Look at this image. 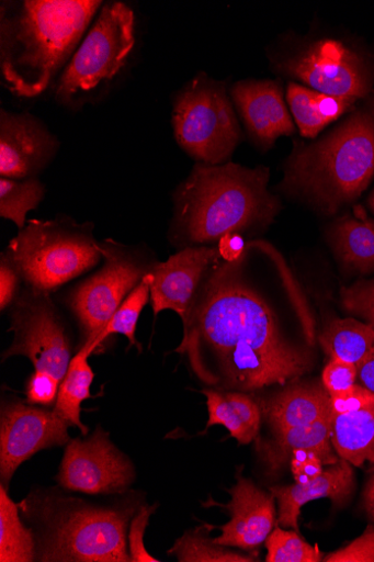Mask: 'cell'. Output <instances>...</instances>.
Returning <instances> with one entry per match:
<instances>
[{"label":"cell","mask_w":374,"mask_h":562,"mask_svg":"<svg viewBox=\"0 0 374 562\" xmlns=\"http://www.w3.org/2000/svg\"><path fill=\"white\" fill-rule=\"evenodd\" d=\"M175 350L211 389L253 393L287 385L315 364L311 305L283 254L253 239L211 267Z\"/></svg>","instance_id":"6da1fadb"},{"label":"cell","mask_w":374,"mask_h":562,"mask_svg":"<svg viewBox=\"0 0 374 562\" xmlns=\"http://www.w3.org/2000/svg\"><path fill=\"white\" fill-rule=\"evenodd\" d=\"M102 2L18 0L0 3V72L14 95L44 93L69 64Z\"/></svg>","instance_id":"7a4b0ae2"},{"label":"cell","mask_w":374,"mask_h":562,"mask_svg":"<svg viewBox=\"0 0 374 562\" xmlns=\"http://www.w3.org/2000/svg\"><path fill=\"white\" fill-rule=\"evenodd\" d=\"M270 178L265 167L196 164L174 192L172 241L183 248L205 246L269 227L281 210L269 191Z\"/></svg>","instance_id":"3957f363"},{"label":"cell","mask_w":374,"mask_h":562,"mask_svg":"<svg viewBox=\"0 0 374 562\" xmlns=\"http://www.w3.org/2000/svg\"><path fill=\"white\" fill-rule=\"evenodd\" d=\"M373 177L374 101H370L325 137L298 144L282 186L320 213L335 215L356 200Z\"/></svg>","instance_id":"277c9868"},{"label":"cell","mask_w":374,"mask_h":562,"mask_svg":"<svg viewBox=\"0 0 374 562\" xmlns=\"http://www.w3.org/2000/svg\"><path fill=\"white\" fill-rule=\"evenodd\" d=\"M93 228L67 216L30 221L3 254L26 286L52 293L103 260Z\"/></svg>","instance_id":"5b68a950"},{"label":"cell","mask_w":374,"mask_h":562,"mask_svg":"<svg viewBox=\"0 0 374 562\" xmlns=\"http://www.w3.org/2000/svg\"><path fill=\"white\" fill-rule=\"evenodd\" d=\"M134 11L122 2L103 4L55 87L59 105L92 104L126 67L136 43Z\"/></svg>","instance_id":"8992f818"},{"label":"cell","mask_w":374,"mask_h":562,"mask_svg":"<svg viewBox=\"0 0 374 562\" xmlns=\"http://www.w3.org/2000/svg\"><path fill=\"white\" fill-rule=\"evenodd\" d=\"M231 100L224 82L203 74L177 95L172 115L175 139L197 164L225 165L241 142Z\"/></svg>","instance_id":"52a82bcc"},{"label":"cell","mask_w":374,"mask_h":562,"mask_svg":"<svg viewBox=\"0 0 374 562\" xmlns=\"http://www.w3.org/2000/svg\"><path fill=\"white\" fill-rule=\"evenodd\" d=\"M99 246L102 268L77 284L68 296L86 341L97 348L105 326L156 263L141 247L124 245L112 238L102 240Z\"/></svg>","instance_id":"ba28073f"},{"label":"cell","mask_w":374,"mask_h":562,"mask_svg":"<svg viewBox=\"0 0 374 562\" xmlns=\"http://www.w3.org/2000/svg\"><path fill=\"white\" fill-rule=\"evenodd\" d=\"M134 509L71 507L53 525L41 561L128 562L127 528Z\"/></svg>","instance_id":"9c48e42d"},{"label":"cell","mask_w":374,"mask_h":562,"mask_svg":"<svg viewBox=\"0 0 374 562\" xmlns=\"http://www.w3.org/2000/svg\"><path fill=\"white\" fill-rule=\"evenodd\" d=\"M14 340L4 351L3 361L25 356L35 371L64 381L73 359L72 342L50 293L26 286L13 303Z\"/></svg>","instance_id":"30bf717a"},{"label":"cell","mask_w":374,"mask_h":562,"mask_svg":"<svg viewBox=\"0 0 374 562\" xmlns=\"http://www.w3.org/2000/svg\"><path fill=\"white\" fill-rule=\"evenodd\" d=\"M277 69L310 89L330 95L365 98L373 75L365 60L350 46L335 38L305 42L277 63Z\"/></svg>","instance_id":"8fae6325"},{"label":"cell","mask_w":374,"mask_h":562,"mask_svg":"<svg viewBox=\"0 0 374 562\" xmlns=\"http://www.w3.org/2000/svg\"><path fill=\"white\" fill-rule=\"evenodd\" d=\"M134 479L129 459L100 427L86 440H70L57 477L64 488L91 495L123 493Z\"/></svg>","instance_id":"7c38bea8"},{"label":"cell","mask_w":374,"mask_h":562,"mask_svg":"<svg viewBox=\"0 0 374 562\" xmlns=\"http://www.w3.org/2000/svg\"><path fill=\"white\" fill-rule=\"evenodd\" d=\"M70 424L55 411L12 401L0 422V475L9 484L19 468L41 450L70 442Z\"/></svg>","instance_id":"4fadbf2b"},{"label":"cell","mask_w":374,"mask_h":562,"mask_svg":"<svg viewBox=\"0 0 374 562\" xmlns=\"http://www.w3.org/2000/svg\"><path fill=\"white\" fill-rule=\"evenodd\" d=\"M219 258L218 246H191L155 263L148 273L154 316L172 311L185 322L206 273Z\"/></svg>","instance_id":"5bb4252c"},{"label":"cell","mask_w":374,"mask_h":562,"mask_svg":"<svg viewBox=\"0 0 374 562\" xmlns=\"http://www.w3.org/2000/svg\"><path fill=\"white\" fill-rule=\"evenodd\" d=\"M60 140L30 113H0V177L30 179L56 158Z\"/></svg>","instance_id":"9a60e30c"},{"label":"cell","mask_w":374,"mask_h":562,"mask_svg":"<svg viewBox=\"0 0 374 562\" xmlns=\"http://www.w3.org/2000/svg\"><path fill=\"white\" fill-rule=\"evenodd\" d=\"M231 501L217 504L228 510L231 520L222 527L223 533L213 539L218 544L254 552L277 526L275 496L254 483L237 475V484L228 491Z\"/></svg>","instance_id":"2e32d148"},{"label":"cell","mask_w":374,"mask_h":562,"mask_svg":"<svg viewBox=\"0 0 374 562\" xmlns=\"http://www.w3.org/2000/svg\"><path fill=\"white\" fill-rule=\"evenodd\" d=\"M230 97L247 132L260 147L270 148L279 137L295 133L279 81L243 80L233 86Z\"/></svg>","instance_id":"e0dca14e"},{"label":"cell","mask_w":374,"mask_h":562,"mask_svg":"<svg viewBox=\"0 0 374 562\" xmlns=\"http://www.w3.org/2000/svg\"><path fill=\"white\" fill-rule=\"evenodd\" d=\"M354 488L355 476L352 465L341 458L337 464L328 467L311 482L271 487L270 491L279 502L277 525L299 532L298 518L305 504L329 498L333 506L343 507L350 502Z\"/></svg>","instance_id":"ac0fdd59"},{"label":"cell","mask_w":374,"mask_h":562,"mask_svg":"<svg viewBox=\"0 0 374 562\" xmlns=\"http://www.w3.org/2000/svg\"><path fill=\"white\" fill-rule=\"evenodd\" d=\"M258 401L262 418L273 432L309 426L332 417L331 395L322 381H294L273 396Z\"/></svg>","instance_id":"d6986e66"},{"label":"cell","mask_w":374,"mask_h":562,"mask_svg":"<svg viewBox=\"0 0 374 562\" xmlns=\"http://www.w3.org/2000/svg\"><path fill=\"white\" fill-rule=\"evenodd\" d=\"M332 418V417H331ZM331 418L309 426L290 428L273 432L270 439H256V449L267 472L276 474L290 464L291 456L296 450H309L317 453L325 467L340 461L331 438Z\"/></svg>","instance_id":"ffe728a7"},{"label":"cell","mask_w":374,"mask_h":562,"mask_svg":"<svg viewBox=\"0 0 374 562\" xmlns=\"http://www.w3.org/2000/svg\"><path fill=\"white\" fill-rule=\"evenodd\" d=\"M208 422L206 428L224 426L240 445L258 438L262 413L259 401L250 393L205 389Z\"/></svg>","instance_id":"44dd1931"},{"label":"cell","mask_w":374,"mask_h":562,"mask_svg":"<svg viewBox=\"0 0 374 562\" xmlns=\"http://www.w3.org/2000/svg\"><path fill=\"white\" fill-rule=\"evenodd\" d=\"M358 99L330 95L296 82L287 88V102L302 136L316 138L331 123L353 111Z\"/></svg>","instance_id":"7402d4cb"},{"label":"cell","mask_w":374,"mask_h":562,"mask_svg":"<svg viewBox=\"0 0 374 562\" xmlns=\"http://www.w3.org/2000/svg\"><path fill=\"white\" fill-rule=\"evenodd\" d=\"M330 438L341 459L352 467H374V403L331 418Z\"/></svg>","instance_id":"603a6c76"},{"label":"cell","mask_w":374,"mask_h":562,"mask_svg":"<svg viewBox=\"0 0 374 562\" xmlns=\"http://www.w3.org/2000/svg\"><path fill=\"white\" fill-rule=\"evenodd\" d=\"M330 236L344 267L361 274L374 272V222L360 207L355 209V217L340 218Z\"/></svg>","instance_id":"cb8c5ba5"},{"label":"cell","mask_w":374,"mask_h":562,"mask_svg":"<svg viewBox=\"0 0 374 562\" xmlns=\"http://www.w3.org/2000/svg\"><path fill=\"white\" fill-rule=\"evenodd\" d=\"M317 339L330 359L356 368L374 352V328L353 318L331 321Z\"/></svg>","instance_id":"d4e9b609"},{"label":"cell","mask_w":374,"mask_h":562,"mask_svg":"<svg viewBox=\"0 0 374 562\" xmlns=\"http://www.w3.org/2000/svg\"><path fill=\"white\" fill-rule=\"evenodd\" d=\"M97 350L94 344L84 341L79 352L73 356L67 375L60 384L55 411L71 427H77L83 436L89 429L81 422V405L91 397V385L94 373L89 366V357Z\"/></svg>","instance_id":"484cf974"},{"label":"cell","mask_w":374,"mask_h":562,"mask_svg":"<svg viewBox=\"0 0 374 562\" xmlns=\"http://www.w3.org/2000/svg\"><path fill=\"white\" fill-rule=\"evenodd\" d=\"M35 559V543L31 530L22 524L19 505L7 488L0 487V561L31 562Z\"/></svg>","instance_id":"4316f807"},{"label":"cell","mask_w":374,"mask_h":562,"mask_svg":"<svg viewBox=\"0 0 374 562\" xmlns=\"http://www.w3.org/2000/svg\"><path fill=\"white\" fill-rule=\"evenodd\" d=\"M212 527L205 525L184 533L169 554L175 555L180 562H253L259 561L257 552L240 553L230 547L216 543L208 538Z\"/></svg>","instance_id":"83f0119b"},{"label":"cell","mask_w":374,"mask_h":562,"mask_svg":"<svg viewBox=\"0 0 374 562\" xmlns=\"http://www.w3.org/2000/svg\"><path fill=\"white\" fill-rule=\"evenodd\" d=\"M45 192L44 184L37 178H0V216L23 229L29 213L38 207Z\"/></svg>","instance_id":"f1b7e54d"},{"label":"cell","mask_w":374,"mask_h":562,"mask_svg":"<svg viewBox=\"0 0 374 562\" xmlns=\"http://www.w3.org/2000/svg\"><path fill=\"white\" fill-rule=\"evenodd\" d=\"M149 297L150 288L147 274L124 300L112 321L105 326L97 341L98 347L112 335L121 334L128 338L132 347L136 346L140 351L141 346L136 340V328L139 316L148 303Z\"/></svg>","instance_id":"f546056e"},{"label":"cell","mask_w":374,"mask_h":562,"mask_svg":"<svg viewBox=\"0 0 374 562\" xmlns=\"http://www.w3.org/2000/svg\"><path fill=\"white\" fill-rule=\"evenodd\" d=\"M267 562H319L324 561L325 553L318 544L311 546L304 540L299 532L286 531L276 526L267 538Z\"/></svg>","instance_id":"4dcf8cb0"},{"label":"cell","mask_w":374,"mask_h":562,"mask_svg":"<svg viewBox=\"0 0 374 562\" xmlns=\"http://www.w3.org/2000/svg\"><path fill=\"white\" fill-rule=\"evenodd\" d=\"M340 300L345 312L374 328V278L342 288Z\"/></svg>","instance_id":"1f68e13d"},{"label":"cell","mask_w":374,"mask_h":562,"mask_svg":"<svg viewBox=\"0 0 374 562\" xmlns=\"http://www.w3.org/2000/svg\"><path fill=\"white\" fill-rule=\"evenodd\" d=\"M326 562H374V525L345 547L325 555Z\"/></svg>","instance_id":"d6a6232c"},{"label":"cell","mask_w":374,"mask_h":562,"mask_svg":"<svg viewBox=\"0 0 374 562\" xmlns=\"http://www.w3.org/2000/svg\"><path fill=\"white\" fill-rule=\"evenodd\" d=\"M61 382L48 373L35 371L25 384L27 403L50 406L56 404Z\"/></svg>","instance_id":"836d02e7"},{"label":"cell","mask_w":374,"mask_h":562,"mask_svg":"<svg viewBox=\"0 0 374 562\" xmlns=\"http://www.w3.org/2000/svg\"><path fill=\"white\" fill-rule=\"evenodd\" d=\"M356 380L358 368L336 359H330L322 373V384L331 396L351 389Z\"/></svg>","instance_id":"e575fe53"},{"label":"cell","mask_w":374,"mask_h":562,"mask_svg":"<svg viewBox=\"0 0 374 562\" xmlns=\"http://www.w3.org/2000/svg\"><path fill=\"white\" fill-rule=\"evenodd\" d=\"M154 506H143L138 515L132 522L129 533L131 557L133 562H158L159 560L151 557L144 546L145 530L148 526L149 519L156 509Z\"/></svg>","instance_id":"d590c367"},{"label":"cell","mask_w":374,"mask_h":562,"mask_svg":"<svg viewBox=\"0 0 374 562\" xmlns=\"http://www.w3.org/2000/svg\"><path fill=\"white\" fill-rule=\"evenodd\" d=\"M290 467L295 483L301 484L311 482L325 471L322 459L309 450L294 451L290 459Z\"/></svg>","instance_id":"8d00e7d4"},{"label":"cell","mask_w":374,"mask_h":562,"mask_svg":"<svg viewBox=\"0 0 374 562\" xmlns=\"http://www.w3.org/2000/svg\"><path fill=\"white\" fill-rule=\"evenodd\" d=\"M373 403L374 394L356 383L351 389L331 396L332 416L358 412Z\"/></svg>","instance_id":"74e56055"},{"label":"cell","mask_w":374,"mask_h":562,"mask_svg":"<svg viewBox=\"0 0 374 562\" xmlns=\"http://www.w3.org/2000/svg\"><path fill=\"white\" fill-rule=\"evenodd\" d=\"M23 282L19 271L2 252L0 257V310L4 312L13 305L20 294Z\"/></svg>","instance_id":"f35d334b"},{"label":"cell","mask_w":374,"mask_h":562,"mask_svg":"<svg viewBox=\"0 0 374 562\" xmlns=\"http://www.w3.org/2000/svg\"><path fill=\"white\" fill-rule=\"evenodd\" d=\"M246 243L239 234H230L219 240V251L226 261H235L243 252Z\"/></svg>","instance_id":"ab89813d"},{"label":"cell","mask_w":374,"mask_h":562,"mask_svg":"<svg viewBox=\"0 0 374 562\" xmlns=\"http://www.w3.org/2000/svg\"><path fill=\"white\" fill-rule=\"evenodd\" d=\"M356 383L374 394V352L358 368Z\"/></svg>","instance_id":"60d3db41"},{"label":"cell","mask_w":374,"mask_h":562,"mask_svg":"<svg viewBox=\"0 0 374 562\" xmlns=\"http://www.w3.org/2000/svg\"><path fill=\"white\" fill-rule=\"evenodd\" d=\"M362 497L365 514L369 520L374 525V475L366 482Z\"/></svg>","instance_id":"b9f144b4"},{"label":"cell","mask_w":374,"mask_h":562,"mask_svg":"<svg viewBox=\"0 0 374 562\" xmlns=\"http://www.w3.org/2000/svg\"><path fill=\"white\" fill-rule=\"evenodd\" d=\"M367 203H369V207L370 210L372 211V213L374 214V190L372 191V193L370 194L369 196V200H367Z\"/></svg>","instance_id":"7bdbcfd3"}]
</instances>
